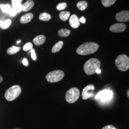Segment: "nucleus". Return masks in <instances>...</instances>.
I'll return each instance as SVG.
<instances>
[{
  "instance_id": "nucleus-1",
  "label": "nucleus",
  "mask_w": 129,
  "mask_h": 129,
  "mask_svg": "<svg viewBox=\"0 0 129 129\" xmlns=\"http://www.w3.org/2000/svg\"><path fill=\"white\" fill-rule=\"evenodd\" d=\"M99 48V45L93 42L83 43L77 49V53L81 55H86L94 53Z\"/></svg>"
},
{
  "instance_id": "nucleus-2",
  "label": "nucleus",
  "mask_w": 129,
  "mask_h": 129,
  "mask_svg": "<svg viewBox=\"0 0 129 129\" xmlns=\"http://www.w3.org/2000/svg\"><path fill=\"white\" fill-rule=\"evenodd\" d=\"M101 66L100 61L97 58H92L88 60L84 65V70L88 75L96 73L97 69H100Z\"/></svg>"
},
{
  "instance_id": "nucleus-3",
  "label": "nucleus",
  "mask_w": 129,
  "mask_h": 129,
  "mask_svg": "<svg viewBox=\"0 0 129 129\" xmlns=\"http://www.w3.org/2000/svg\"><path fill=\"white\" fill-rule=\"evenodd\" d=\"M22 92V89L20 86L15 85L8 88L5 93V99L9 102H12L18 98Z\"/></svg>"
},
{
  "instance_id": "nucleus-4",
  "label": "nucleus",
  "mask_w": 129,
  "mask_h": 129,
  "mask_svg": "<svg viewBox=\"0 0 129 129\" xmlns=\"http://www.w3.org/2000/svg\"><path fill=\"white\" fill-rule=\"evenodd\" d=\"M116 66L120 71L124 72L129 69V58L124 54L118 56L115 61Z\"/></svg>"
},
{
  "instance_id": "nucleus-5",
  "label": "nucleus",
  "mask_w": 129,
  "mask_h": 129,
  "mask_svg": "<svg viewBox=\"0 0 129 129\" xmlns=\"http://www.w3.org/2000/svg\"><path fill=\"white\" fill-rule=\"evenodd\" d=\"M64 72L61 70L52 71L46 75V80L49 83H55L61 81L64 77Z\"/></svg>"
},
{
  "instance_id": "nucleus-6",
  "label": "nucleus",
  "mask_w": 129,
  "mask_h": 129,
  "mask_svg": "<svg viewBox=\"0 0 129 129\" xmlns=\"http://www.w3.org/2000/svg\"><path fill=\"white\" fill-rule=\"evenodd\" d=\"M80 91L77 88H72L66 92L65 99L68 103L72 104L76 102L80 96Z\"/></svg>"
},
{
  "instance_id": "nucleus-7",
  "label": "nucleus",
  "mask_w": 129,
  "mask_h": 129,
  "mask_svg": "<svg viewBox=\"0 0 129 129\" xmlns=\"http://www.w3.org/2000/svg\"><path fill=\"white\" fill-rule=\"evenodd\" d=\"M113 97V93L108 89H105L99 92L95 97L96 100H101L102 102H109Z\"/></svg>"
},
{
  "instance_id": "nucleus-8",
  "label": "nucleus",
  "mask_w": 129,
  "mask_h": 129,
  "mask_svg": "<svg viewBox=\"0 0 129 129\" xmlns=\"http://www.w3.org/2000/svg\"><path fill=\"white\" fill-rule=\"evenodd\" d=\"M94 89L95 87L93 84L88 85L84 88L82 92V98L83 100H86L91 97Z\"/></svg>"
},
{
  "instance_id": "nucleus-9",
  "label": "nucleus",
  "mask_w": 129,
  "mask_h": 129,
  "mask_svg": "<svg viewBox=\"0 0 129 129\" xmlns=\"http://www.w3.org/2000/svg\"><path fill=\"white\" fill-rule=\"evenodd\" d=\"M116 20L120 22H128L129 21V12L128 11H122L116 15Z\"/></svg>"
},
{
  "instance_id": "nucleus-10",
  "label": "nucleus",
  "mask_w": 129,
  "mask_h": 129,
  "mask_svg": "<svg viewBox=\"0 0 129 129\" xmlns=\"http://www.w3.org/2000/svg\"><path fill=\"white\" fill-rule=\"evenodd\" d=\"M126 29V25L124 23H118L111 25L110 27V30L111 32L118 33L124 31Z\"/></svg>"
},
{
  "instance_id": "nucleus-11",
  "label": "nucleus",
  "mask_w": 129,
  "mask_h": 129,
  "mask_svg": "<svg viewBox=\"0 0 129 129\" xmlns=\"http://www.w3.org/2000/svg\"><path fill=\"white\" fill-rule=\"evenodd\" d=\"M69 24L70 26L74 29H76L79 27L80 22L76 15L73 14L70 16L69 19Z\"/></svg>"
},
{
  "instance_id": "nucleus-12",
  "label": "nucleus",
  "mask_w": 129,
  "mask_h": 129,
  "mask_svg": "<svg viewBox=\"0 0 129 129\" xmlns=\"http://www.w3.org/2000/svg\"><path fill=\"white\" fill-rule=\"evenodd\" d=\"M46 40V37L44 35H39L33 39L34 43L37 46L43 45Z\"/></svg>"
},
{
  "instance_id": "nucleus-13",
  "label": "nucleus",
  "mask_w": 129,
  "mask_h": 129,
  "mask_svg": "<svg viewBox=\"0 0 129 129\" xmlns=\"http://www.w3.org/2000/svg\"><path fill=\"white\" fill-rule=\"evenodd\" d=\"M34 15L32 13H28L23 15L20 19V22L22 24H26L32 21Z\"/></svg>"
},
{
  "instance_id": "nucleus-14",
  "label": "nucleus",
  "mask_w": 129,
  "mask_h": 129,
  "mask_svg": "<svg viewBox=\"0 0 129 129\" xmlns=\"http://www.w3.org/2000/svg\"><path fill=\"white\" fill-rule=\"evenodd\" d=\"M34 6V2L33 0H27L23 5H22V11L24 12L32 9Z\"/></svg>"
},
{
  "instance_id": "nucleus-15",
  "label": "nucleus",
  "mask_w": 129,
  "mask_h": 129,
  "mask_svg": "<svg viewBox=\"0 0 129 129\" xmlns=\"http://www.w3.org/2000/svg\"><path fill=\"white\" fill-rule=\"evenodd\" d=\"M63 42L62 41L57 42L52 48V52L53 53H56L58 52L61 49L63 46Z\"/></svg>"
},
{
  "instance_id": "nucleus-16",
  "label": "nucleus",
  "mask_w": 129,
  "mask_h": 129,
  "mask_svg": "<svg viewBox=\"0 0 129 129\" xmlns=\"http://www.w3.org/2000/svg\"><path fill=\"white\" fill-rule=\"evenodd\" d=\"M21 47L15 46H12L7 50V53L10 55H13L18 53L20 50Z\"/></svg>"
},
{
  "instance_id": "nucleus-17",
  "label": "nucleus",
  "mask_w": 129,
  "mask_h": 129,
  "mask_svg": "<svg viewBox=\"0 0 129 129\" xmlns=\"http://www.w3.org/2000/svg\"><path fill=\"white\" fill-rule=\"evenodd\" d=\"M70 31L68 29H61L58 31V36L61 37H68L70 35Z\"/></svg>"
},
{
  "instance_id": "nucleus-18",
  "label": "nucleus",
  "mask_w": 129,
  "mask_h": 129,
  "mask_svg": "<svg viewBox=\"0 0 129 129\" xmlns=\"http://www.w3.org/2000/svg\"><path fill=\"white\" fill-rule=\"evenodd\" d=\"M39 19L42 21H45V22L49 21V20H51V15L46 13H43L39 15Z\"/></svg>"
},
{
  "instance_id": "nucleus-19",
  "label": "nucleus",
  "mask_w": 129,
  "mask_h": 129,
  "mask_svg": "<svg viewBox=\"0 0 129 129\" xmlns=\"http://www.w3.org/2000/svg\"><path fill=\"white\" fill-rule=\"evenodd\" d=\"M70 15V13L68 11H63L60 12L59 16L61 20L63 21H66L69 19Z\"/></svg>"
},
{
  "instance_id": "nucleus-20",
  "label": "nucleus",
  "mask_w": 129,
  "mask_h": 129,
  "mask_svg": "<svg viewBox=\"0 0 129 129\" xmlns=\"http://www.w3.org/2000/svg\"><path fill=\"white\" fill-rule=\"evenodd\" d=\"M88 3L86 1H82L78 2L77 4V6L78 9L80 11H84L88 7Z\"/></svg>"
},
{
  "instance_id": "nucleus-21",
  "label": "nucleus",
  "mask_w": 129,
  "mask_h": 129,
  "mask_svg": "<svg viewBox=\"0 0 129 129\" xmlns=\"http://www.w3.org/2000/svg\"><path fill=\"white\" fill-rule=\"evenodd\" d=\"M117 0H101L102 4L105 7H109L113 5Z\"/></svg>"
},
{
  "instance_id": "nucleus-22",
  "label": "nucleus",
  "mask_w": 129,
  "mask_h": 129,
  "mask_svg": "<svg viewBox=\"0 0 129 129\" xmlns=\"http://www.w3.org/2000/svg\"><path fill=\"white\" fill-rule=\"evenodd\" d=\"M12 8L17 13H20L22 11V5L21 3L12 4Z\"/></svg>"
},
{
  "instance_id": "nucleus-23",
  "label": "nucleus",
  "mask_w": 129,
  "mask_h": 129,
  "mask_svg": "<svg viewBox=\"0 0 129 129\" xmlns=\"http://www.w3.org/2000/svg\"><path fill=\"white\" fill-rule=\"evenodd\" d=\"M0 7L2 11L5 13H9L10 10L12 9L11 5L8 4L6 5H1L0 6Z\"/></svg>"
},
{
  "instance_id": "nucleus-24",
  "label": "nucleus",
  "mask_w": 129,
  "mask_h": 129,
  "mask_svg": "<svg viewBox=\"0 0 129 129\" xmlns=\"http://www.w3.org/2000/svg\"><path fill=\"white\" fill-rule=\"evenodd\" d=\"M33 46L32 44L30 42H28L24 45V46H23V51H27L33 49Z\"/></svg>"
},
{
  "instance_id": "nucleus-25",
  "label": "nucleus",
  "mask_w": 129,
  "mask_h": 129,
  "mask_svg": "<svg viewBox=\"0 0 129 129\" xmlns=\"http://www.w3.org/2000/svg\"><path fill=\"white\" fill-rule=\"evenodd\" d=\"M67 7V4L65 3H62L57 5L56 9L58 11H62L65 9Z\"/></svg>"
},
{
  "instance_id": "nucleus-26",
  "label": "nucleus",
  "mask_w": 129,
  "mask_h": 129,
  "mask_svg": "<svg viewBox=\"0 0 129 129\" xmlns=\"http://www.w3.org/2000/svg\"><path fill=\"white\" fill-rule=\"evenodd\" d=\"M12 23V21L10 19H8L7 20H6L5 22H4L3 25L2 26V27L3 29H6L7 28L9 27L10 25H11V24Z\"/></svg>"
},
{
  "instance_id": "nucleus-27",
  "label": "nucleus",
  "mask_w": 129,
  "mask_h": 129,
  "mask_svg": "<svg viewBox=\"0 0 129 129\" xmlns=\"http://www.w3.org/2000/svg\"><path fill=\"white\" fill-rule=\"evenodd\" d=\"M30 52L31 53V57L34 60H36L37 59V56H36V54L35 53V50L34 49H32L30 50Z\"/></svg>"
},
{
  "instance_id": "nucleus-28",
  "label": "nucleus",
  "mask_w": 129,
  "mask_h": 129,
  "mask_svg": "<svg viewBox=\"0 0 129 129\" xmlns=\"http://www.w3.org/2000/svg\"><path fill=\"white\" fill-rule=\"evenodd\" d=\"M102 129H116L115 127L111 125H107L106 126L104 127Z\"/></svg>"
},
{
  "instance_id": "nucleus-29",
  "label": "nucleus",
  "mask_w": 129,
  "mask_h": 129,
  "mask_svg": "<svg viewBox=\"0 0 129 129\" xmlns=\"http://www.w3.org/2000/svg\"><path fill=\"white\" fill-rule=\"evenodd\" d=\"M9 14L12 16H15V15H16L17 13H16L13 9L12 8V9H11V10H10Z\"/></svg>"
},
{
  "instance_id": "nucleus-30",
  "label": "nucleus",
  "mask_w": 129,
  "mask_h": 129,
  "mask_svg": "<svg viewBox=\"0 0 129 129\" xmlns=\"http://www.w3.org/2000/svg\"><path fill=\"white\" fill-rule=\"evenodd\" d=\"M23 0H12V4H17V3H21Z\"/></svg>"
},
{
  "instance_id": "nucleus-31",
  "label": "nucleus",
  "mask_w": 129,
  "mask_h": 129,
  "mask_svg": "<svg viewBox=\"0 0 129 129\" xmlns=\"http://www.w3.org/2000/svg\"><path fill=\"white\" fill-rule=\"evenodd\" d=\"M79 22H81V23H86V19L85 18L82 16V17H81L79 19Z\"/></svg>"
},
{
  "instance_id": "nucleus-32",
  "label": "nucleus",
  "mask_w": 129,
  "mask_h": 129,
  "mask_svg": "<svg viewBox=\"0 0 129 129\" xmlns=\"http://www.w3.org/2000/svg\"><path fill=\"white\" fill-rule=\"evenodd\" d=\"M23 64L24 66H27L28 64V60L26 58H24L23 60Z\"/></svg>"
},
{
  "instance_id": "nucleus-33",
  "label": "nucleus",
  "mask_w": 129,
  "mask_h": 129,
  "mask_svg": "<svg viewBox=\"0 0 129 129\" xmlns=\"http://www.w3.org/2000/svg\"><path fill=\"white\" fill-rule=\"evenodd\" d=\"M96 73H97L98 74H100L101 73V70L100 69H97L96 71Z\"/></svg>"
},
{
  "instance_id": "nucleus-34",
  "label": "nucleus",
  "mask_w": 129,
  "mask_h": 129,
  "mask_svg": "<svg viewBox=\"0 0 129 129\" xmlns=\"http://www.w3.org/2000/svg\"><path fill=\"white\" fill-rule=\"evenodd\" d=\"M3 78L2 76H0V83H2L3 82Z\"/></svg>"
},
{
  "instance_id": "nucleus-35",
  "label": "nucleus",
  "mask_w": 129,
  "mask_h": 129,
  "mask_svg": "<svg viewBox=\"0 0 129 129\" xmlns=\"http://www.w3.org/2000/svg\"><path fill=\"white\" fill-rule=\"evenodd\" d=\"M4 22L2 21H0V26H2L3 25Z\"/></svg>"
},
{
  "instance_id": "nucleus-36",
  "label": "nucleus",
  "mask_w": 129,
  "mask_h": 129,
  "mask_svg": "<svg viewBox=\"0 0 129 129\" xmlns=\"http://www.w3.org/2000/svg\"></svg>"
}]
</instances>
